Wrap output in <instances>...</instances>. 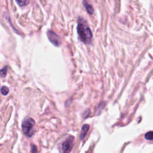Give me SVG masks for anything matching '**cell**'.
<instances>
[{"instance_id":"obj_2","label":"cell","mask_w":153,"mask_h":153,"mask_svg":"<svg viewBox=\"0 0 153 153\" xmlns=\"http://www.w3.org/2000/svg\"><path fill=\"white\" fill-rule=\"evenodd\" d=\"M35 124V121L31 117L26 118L23 120L22 124V128L25 135L28 137H31L33 135Z\"/></svg>"},{"instance_id":"obj_9","label":"cell","mask_w":153,"mask_h":153,"mask_svg":"<svg viewBox=\"0 0 153 153\" xmlns=\"http://www.w3.org/2000/svg\"><path fill=\"white\" fill-rule=\"evenodd\" d=\"M1 92L2 94H3L4 96H6L7 94H8L9 93V88L7 87L3 86L1 88Z\"/></svg>"},{"instance_id":"obj_10","label":"cell","mask_w":153,"mask_h":153,"mask_svg":"<svg viewBox=\"0 0 153 153\" xmlns=\"http://www.w3.org/2000/svg\"><path fill=\"white\" fill-rule=\"evenodd\" d=\"M16 2L21 7H23V6L26 5L28 3H29L28 1H16Z\"/></svg>"},{"instance_id":"obj_6","label":"cell","mask_w":153,"mask_h":153,"mask_svg":"<svg viewBox=\"0 0 153 153\" xmlns=\"http://www.w3.org/2000/svg\"><path fill=\"white\" fill-rule=\"evenodd\" d=\"M83 3L84 6L85 7L87 11L90 15H92L93 13L94 10H93V7L92 6V5H90L88 2L86 1H83V3Z\"/></svg>"},{"instance_id":"obj_12","label":"cell","mask_w":153,"mask_h":153,"mask_svg":"<svg viewBox=\"0 0 153 153\" xmlns=\"http://www.w3.org/2000/svg\"><path fill=\"white\" fill-rule=\"evenodd\" d=\"M90 114V110H87L84 113V117H88V116H89V114Z\"/></svg>"},{"instance_id":"obj_4","label":"cell","mask_w":153,"mask_h":153,"mask_svg":"<svg viewBox=\"0 0 153 153\" xmlns=\"http://www.w3.org/2000/svg\"><path fill=\"white\" fill-rule=\"evenodd\" d=\"M74 145V137L69 136L62 145V150L63 153H69L73 149Z\"/></svg>"},{"instance_id":"obj_7","label":"cell","mask_w":153,"mask_h":153,"mask_svg":"<svg viewBox=\"0 0 153 153\" xmlns=\"http://www.w3.org/2000/svg\"><path fill=\"white\" fill-rule=\"evenodd\" d=\"M145 138L148 141L153 140V131H150L146 133L145 135Z\"/></svg>"},{"instance_id":"obj_11","label":"cell","mask_w":153,"mask_h":153,"mask_svg":"<svg viewBox=\"0 0 153 153\" xmlns=\"http://www.w3.org/2000/svg\"><path fill=\"white\" fill-rule=\"evenodd\" d=\"M31 152L32 153H37V146L35 145H33L31 146Z\"/></svg>"},{"instance_id":"obj_5","label":"cell","mask_w":153,"mask_h":153,"mask_svg":"<svg viewBox=\"0 0 153 153\" xmlns=\"http://www.w3.org/2000/svg\"><path fill=\"white\" fill-rule=\"evenodd\" d=\"M89 127H90V126H89V125H88V124H84L83 126L82 127L81 134H80L81 139H83L85 138L86 134L89 129Z\"/></svg>"},{"instance_id":"obj_8","label":"cell","mask_w":153,"mask_h":153,"mask_svg":"<svg viewBox=\"0 0 153 153\" xmlns=\"http://www.w3.org/2000/svg\"><path fill=\"white\" fill-rule=\"evenodd\" d=\"M7 70H8L7 67H4L3 69L0 70V75H1L2 77H5L6 75H7Z\"/></svg>"},{"instance_id":"obj_1","label":"cell","mask_w":153,"mask_h":153,"mask_svg":"<svg viewBox=\"0 0 153 153\" xmlns=\"http://www.w3.org/2000/svg\"><path fill=\"white\" fill-rule=\"evenodd\" d=\"M77 33L81 41L86 44L91 43L92 39V31L87 21L81 17H78Z\"/></svg>"},{"instance_id":"obj_3","label":"cell","mask_w":153,"mask_h":153,"mask_svg":"<svg viewBox=\"0 0 153 153\" xmlns=\"http://www.w3.org/2000/svg\"><path fill=\"white\" fill-rule=\"evenodd\" d=\"M47 34L49 41L52 43L54 46L59 47L61 45L62 41L61 38L58 35L56 34L55 32L52 31H49Z\"/></svg>"}]
</instances>
